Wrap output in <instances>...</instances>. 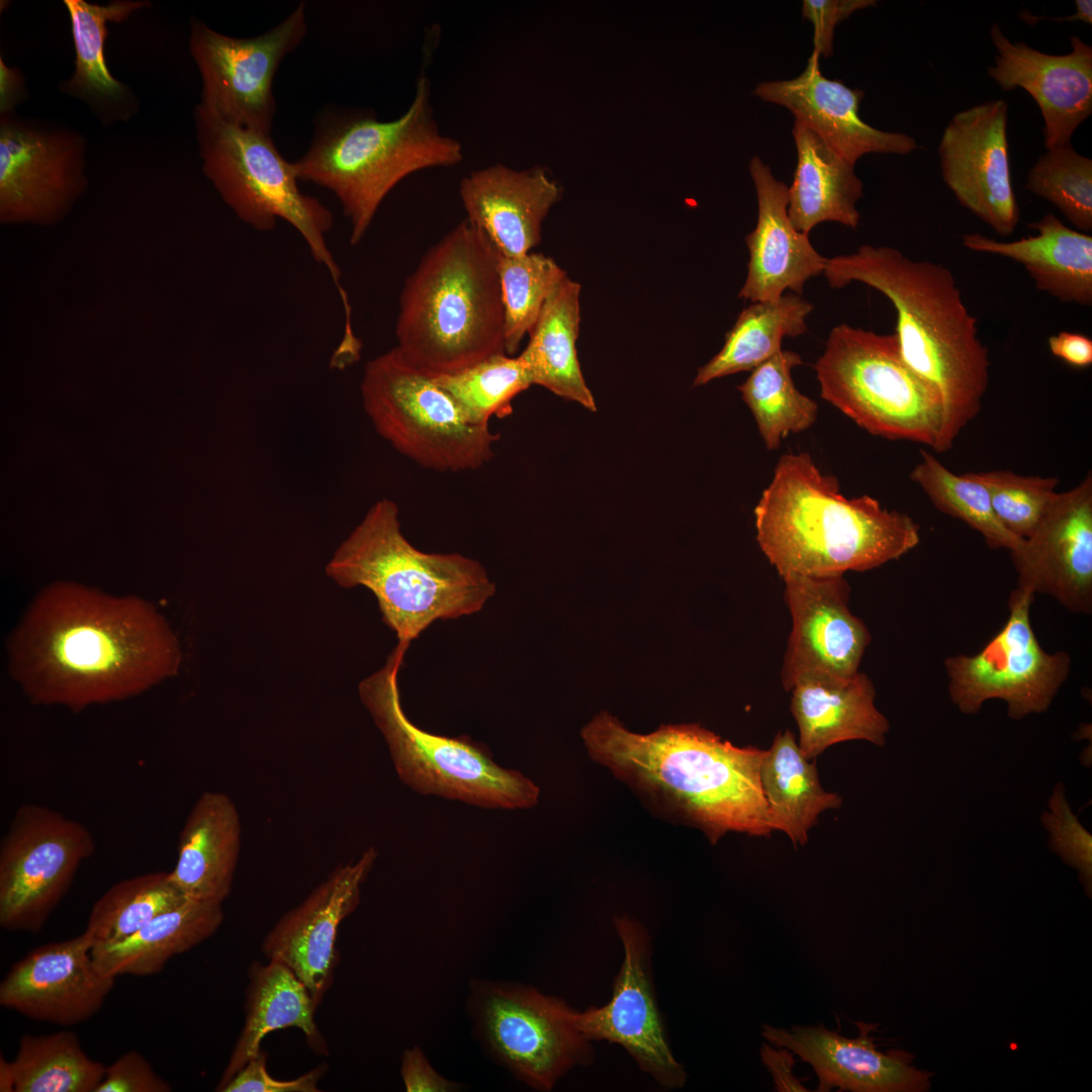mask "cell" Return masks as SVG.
Returning <instances> with one entry per match:
<instances>
[{
  "mask_svg": "<svg viewBox=\"0 0 1092 1092\" xmlns=\"http://www.w3.org/2000/svg\"><path fill=\"white\" fill-rule=\"evenodd\" d=\"M795 1055L788 1049L774 1044L762 1043L760 1059L770 1073L775 1088L780 1092L809 1091L802 1081L795 1076Z\"/></svg>",
  "mask_w": 1092,
  "mask_h": 1092,
  "instance_id": "cell-51",
  "label": "cell"
},
{
  "mask_svg": "<svg viewBox=\"0 0 1092 1092\" xmlns=\"http://www.w3.org/2000/svg\"><path fill=\"white\" fill-rule=\"evenodd\" d=\"M316 1008L308 989L284 964L254 962L248 972L244 1026L215 1090L221 1091L260 1052L264 1037L278 1029L296 1027L316 1055H329L314 1020Z\"/></svg>",
  "mask_w": 1092,
  "mask_h": 1092,
  "instance_id": "cell-31",
  "label": "cell"
},
{
  "mask_svg": "<svg viewBox=\"0 0 1092 1092\" xmlns=\"http://www.w3.org/2000/svg\"><path fill=\"white\" fill-rule=\"evenodd\" d=\"M823 274L832 288L857 281L890 299L903 360L941 397L943 423L935 452L948 451L981 411L991 364L978 321L951 271L907 258L895 248L864 245L855 253L826 258Z\"/></svg>",
  "mask_w": 1092,
  "mask_h": 1092,
  "instance_id": "cell-3",
  "label": "cell"
},
{
  "mask_svg": "<svg viewBox=\"0 0 1092 1092\" xmlns=\"http://www.w3.org/2000/svg\"><path fill=\"white\" fill-rule=\"evenodd\" d=\"M463 159L459 141L443 134L434 117L429 79L419 77L407 109L378 120L369 110L329 106L314 121L312 140L295 163L300 181L338 198L358 244L388 193L405 177Z\"/></svg>",
  "mask_w": 1092,
  "mask_h": 1092,
  "instance_id": "cell-6",
  "label": "cell"
},
{
  "mask_svg": "<svg viewBox=\"0 0 1092 1092\" xmlns=\"http://www.w3.org/2000/svg\"><path fill=\"white\" fill-rule=\"evenodd\" d=\"M95 849L81 822L47 806L21 805L0 842L1 928L38 933Z\"/></svg>",
  "mask_w": 1092,
  "mask_h": 1092,
  "instance_id": "cell-12",
  "label": "cell"
},
{
  "mask_svg": "<svg viewBox=\"0 0 1092 1092\" xmlns=\"http://www.w3.org/2000/svg\"><path fill=\"white\" fill-rule=\"evenodd\" d=\"M792 630L781 678L790 692L801 677L850 676L859 671L871 634L848 608L850 587L843 575L783 576Z\"/></svg>",
  "mask_w": 1092,
  "mask_h": 1092,
  "instance_id": "cell-19",
  "label": "cell"
},
{
  "mask_svg": "<svg viewBox=\"0 0 1092 1092\" xmlns=\"http://www.w3.org/2000/svg\"><path fill=\"white\" fill-rule=\"evenodd\" d=\"M400 1073L407 1092H447L457 1087L438 1074L417 1046L403 1052Z\"/></svg>",
  "mask_w": 1092,
  "mask_h": 1092,
  "instance_id": "cell-50",
  "label": "cell"
},
{
  "mask_svg": "<svg viewBox=\"0 0 1092 1092\" xmlns=\"http://www.w3.org/2000/svg\"><path fill=\"white\" fill-rule=\"evenodd\" d=\"M9 1064L13 1092H95L106 1069L70 1030L22 1035Z\"/></svg>",
  "mask_w": 1092,
  "mask_h": 1092,
  "instance_id": "cell-38",
  "label": "cell"
},
{
  "mask_svg": "<svg viewBox=\"0 0 1092 1092\" xmlns=\"http://www.w3.org/2000/svg\"><path fill=\"white\" fill-rule=\"evenodd\" d=\"M812 310L813 304L796 293L776 301L753 302L740 312L720 352L698 370L694 385L752 371L782 350L785 337L807 331L806 317Z\"/></svg>",
  "mask_w": 1092,
  "mask_h": 1092,
  "instance_id": "cell-36",
  "label": "cell"
},
{
  "mask_svg": "<svg viewBox=\"0 0 1092 1092\" xmlns=\"http://www.w3.org/2000/svg\"><path fill=\"white\" fill-rule=\"evenodd\" d=\"M339 585H363L377 599L384 623L405 652L436 620L480 611L494 583L476 560L459 553H426L400 529L397 505L376 500L327 565Z\"/></svg>",
  "mask_w": 1092,
  "mask_h": 1092,
  "instance_id": "cell-7",
  "label": "cell"
},
{
  "mask_svg": "<svg viewBox=\"0 0 1092 1092\" xmlns=\"http://www.w3.org/2000/svg\"><path fill=\"white\" fill-rule=\"evenodd\" d=\"M1075 5H1076V12L1073 15H1069L1067 17L1035 16V15H1032L1031 13H1029L1028 11H1022L1019 14V17L1022 19V21L1027 22L1029 24H1034L1035 22H1037L1039 20H1043V19L1053 20V21H1061V22H1065V21H1071L1072 22V21L1079 20V21H1083V22H1085L1087 24H1091L1092 23V1L1091 0H1076Z\"/></svg>",
  "mask_w": 1092,
  "mask_h": 1092,
  "instance_id": "cell-54",
  "label": "cell"
},
{
  "mask_svg": "<svg viewBox=\"0 0 1092 1092\" xmlns=\"http://www.w3.org/2000/svg\"><path fill=\"white\" fill-rule=\"evenodd\" d=\"M223 918L222 904L187 898L129 937L93 947L91 954L97 969L108 977L152 976L173 957L213 935Z\"/></svg>",
  "mask_w": 1092,
  "mask_h": 1092,
  "instance_id": "cell-33",
  "label": "cell"
},
{
  "mask_svg": "<svg viewBox=\"0 0 1092 1092\" xmlns=\"http://www.w3.org/2000/svg\"><path fill=\"white\" fill-rule=\"evenodd\" d=\"M1049 348L1072 367L1087 368L1092 364V340L1083 334L1062 331L1049 338Z\"/></svg>",
  "mask_w": 1092,
  "mask_h": 1092,
  "instance_id": "cell-52",
  "label": "cell"
},
{
  "mask_svg": "<svg viewBox=\"0 0 1092 1092\" xmlns=\"http://www.w3.org/2000/svg\"><path fill=\"white\" fill-rule=\"evenodd\" d=\"M1025 188L1053 203L1080 232L1092 231V160L1071 143L1046 150L1030 168Z\"/></svg>",
  "mask_w": 1092,
  "mask_h": 1092,
  "instance_id": "cell-44",
  "label": "cell"
},
{
  "mask_svg": "<svg viewBox=\"0 0 1092 1092\" xmlns=\"http://www.w3.org/2000/svg\"><path fill=\"white\" fill-rule=\"evenodd\" d=\"M754 94L789 109L799 121L851 164L869 153L906 155L918 148L905 133L883 131L858 115L863 92L823 76L819 59L792 80L762 82Z\"/></svg>",
  "mask_w": 1092,
  "mask_h": 1092,
  "instance_id": "cell-25",
  "label": "cell"
},
{
  "mask_svg": "<svg viewBox=\"0 0 1092 1092\" xmlns=\"http://www.w3.org/2000/svg\"><path fill=\"white\" fill-rule=\"evenodd\" d=\"M457 404L465 419L488 426L492 416L512 413V400L532 385L520 355H493L454 374L433 377Z\"/></svg>",
  "mask_w": 1092,
  "mask_h": 1092,
  "instance_id": "cell-42",
  "label": "cell"
},
{
  "mask_svg": "<svg viewBox=\"0 0 1092 1092\" xmlns=\"http://www.w3.org/2000/svg\"><path fill=\"white\" fill-rule=\"evenodd\" d=\"M971 475L987 488L1001 524L1022 540L1034 531L1058 493L1056 476L1021 475L1010 470Z\"/></svg>",
  "mask_w": 1092,
  "mask_h": 1092,
  "instance_id": "cell-45",
  "label": "cell"
},
{
  "mask_svg": "<svg viewBox=\"0 0 1092 1092\" xmlns=\"http://www.w3.org/2000/svg\"><path fill=\"white\" fill-rule=\"evenodd\" d=\"M1033 599L1015 588L1002 629L979 652L945 658L948 695L963 714H978L993 699L1006 703L1013 720L1052 705L1070 673L1071 657L1065 651L1049 653L1039 644L1030 622Z\"/></svg>",
  "mask_w": 1092,
  "mask_h": 1092,
  "instance_id": "cell-13",
  "label": "cell"
},
{
  "mask_svg": "<svg viewBox=\"0 0 1092 1092\" xmlns=\"http://www.w3.org/2000/svg\"><path fill=\"white\" fill-rule=\"evenodd\" d=\"M187 899L169 872H154L112 885L92 906L84 932L93 947L117 943Z\"/></svg>",
  "mask_w": 1092,
  "mask_h": 1092,
  "instance_id": "cell-40",
  "label": "cell"
},
{
  "mask_svg": "<svg viewBox=\"0 0 1092 1092\" xmlns=\"http://www.w3.org/2000/svg\"><path fill=\"white\" fill-rule=\"evenodd\" d=\"M579 293L580 285L568 277L553 289L520 357L532 384L596 412L595 398L583 378L576 352Z\"/></svg>",
  "mask_w": 1092,
  "mask_h": 1092,
  "instance_id": "cell-35",
  "label": "cell"
},
{
  "mask_svg": "<svg viewBox=\"0 0 1092 1092\" xmlns=\"http://www.w3.org/2000/svg\"><path fill=\"white\" fill-rule=\"evenodd\" d=\"M615 928L625 957L610 1002L574 1011L573 1024L587 1040L621 1044L665 1088H680L687 1075L667 1043L649 976L650 943L646 929L628 917H616Z\"/></svg>",
  "mask_w": 1092,
  "mask_h": 1092,
  "instance_id": "cell-18",
  "label": "cell"
},
{
  "mask_svg": "<svg viewBox=\"0 0 1092 1092\" xmlns=\"http://www.w3.org/2000/svg\"><path fill=\"white\" fill-rule=\"evenodd\" d=\"M858 1035L848 1038L823 1024L793 1025L790 1029L764 1024L762 1036L771 1044L790 1050L808 1063L818 1077L816 1091L923 1092L930 1087L931 1072L912 1065L913 1056L903 1050L880 1052L872 1031L877 1024L856 1022Z\"/></svg>",
  "mask_w": 1092,
  "mask_h": 1092,
  "instance_id": "cell-24",
  "label": "cell"
},
{
  "mask_svg": "<svg viewBox=\"0 0 1092 1092\" xmlns=\"http://www.w3.org/2000/svg\"><path fill=\"white\" fill-rule=\"evenodd\" d=\"M990 36L996 49L995 64L987 68L990 78L1005 91L1019 87L1034 99L1046 150L1071 143L1092 113V47L1072 35L1068 54L1051 55L1011 41L997 23Z\"/></svg>",
  "mask_w": 1092,
  "mask_h": 1092,
  "instance_id": "cell-23",
  "label": "cell"
},
{
  "mask_svg": "<svg viewBox=\"0 0 1092 1092\" xmlns=\"http://www.w3.org/2000/svg\"><path fill=\"white\" fill-rule=\"evenodd\" d=\"M194 118L204 174L223 201L257 231H272L280 218L291 224L329 272L345 315H351L341 270L326 241L333 214L300 190L295 163L284 159L271 134L226 122L199 104Z\"/></svg>",
  "mask_w": 1092,
  "mask_h": 1092,
  "instance_id": "cell-8",
  "label": "cell"
},
{
  "mask_svg": "<svg viewBox=\"0 0 1092 1092\" xmlns=\"http://www.w3.org/2000/svg\"><path fill=\"white\" fill-rule=\"evenodd\" d=\"M498 272L505 310V351L516 356L547 298L567 275L551 257L540 253L519 257L498 255Z\"/></svg>",
  "mask_w": 1092,
  "mask_h": 1092,
  "instance_id": "cell-43",
  "label": "cell"
},
{
  "mask_svg": "<svg viewBox=\"0 0 1092 1092\" xmlns=\"http://www.w3.org/2000/svg\"><path fill=\"white\" fill-rule=\"evenodd\" d=\"M74 44L76 67L72 78L63 86L74 94L107 112L123 105L127 88L109 72L104 58V40L108 22H120L134 11L149 6L148 1H114L107 5L83 0H66Z\"/></svg>",
  "mask_w": 1092,
  "mask_h": 1092,
  "instance_id": "cell-37",
  "label": "cell"
},
{
  "mask_svg": "<svg viewBox=\"0 0 1092 1092\" xmlns=\"http://www.w3.org/2000/svg\"><path fill=\"white\" fill-rule=\"evenodd\" d=\"M362 404L376 432L419 466L438 472L475 470L493 458L499 435L469 423L433 379L394 347L368 361Z\"/></svg>",
  "mask_w": 1092,
  "mask_h": 1092,
  "instance_id": "cell-11",
  "label": "cell"
},
{
  "mask_svg": "<svg viewBox=\"0 0 1092 1092\" xmlns=\"http://www.w3.org/2000/svg\"><path fill=\"white\" fill-rule=\"evenodd\" d=\"M328 1070L321 1064L292 1080H277L267 1071V1053L263 1050L226 1083L221 1092H317L318 1081Z\"/></svg>",
  "mask_w": 1092,
  "mask_h": 1092,
  "instance_id": "cell-47",
  "label": "cell"
},
{
  "mask_svg": "<svg viewBox=\"0 0 1092 1092\" xmlns=\"http://www.w3.org/2000/svg\"><path fill=\"white\" fill-rule=\"evenodd\" d=\"M876 5L875 0H804L802 15L814 25L811 56H831L835 26L854 11Z\"/></svg>",
  "mask_w": 1092,
  "mask_h": 1092,
  "instance_id": "cell-49",
  "label": "cell"
},
{
  "mask_svg": "<svg viewBox=\"0 0 1092 1092\" xmlns=\"http://www.w3.org/2000/svg\"><path fill=\"white\" fill-rule=\"evenodd\" d=\"M377 858L373 847L354 861L334 869L297 906L279 918L261 950L269 961L288 967L321 1004L339 962L340 924L360 902L361 887Z\"/></svg>",
  "mask_w": 1092,
  "mask_h": 1092,
  "instance_id": "cell-20",
  "label": "cell"
},
{
  "mask_svg": "<svg viewBox=\"0 0 1092 1092\" xmlns=\"http://www.w3.org/2000/svg\"><path fill=\"white\" fill-rule=\"evenodd\" d=\"M395 337L403 358L433 377L506 353L498 253L466 218L405 279Z\"/></svg>",
  "mask_w": 1092,
  "mask_h": 1092,
  "instance_id": "cell-5",
  "label": "cell"
},
{
  "mask_svg": "<svg viewBox=\"0 0 1092 1092\" xmlns=\"http://www.w3.org/2000/svg\"><path fill=\"white\" fill-rule=\"evenodd\" d=\"M403 652L359 686L362 703L381 731L398 778L422 795L459 800L483 808L528 809L540 790L518 770L496 764L484 747L468 738H450L417 727L405 716L397 676Z\"/></svg>",
  "mask_w": 1092,
  "mask_h": 1092,
  "instance_id": "cell-9",
  "label": "cell"
},
{
  "mask_svg": "<svg viewBox=\"0 0 1092 1092\" xmlns=\"http://www.w3.org/2000/svg\"><path fill=\"white\" fill-rule=\"evenodd\" d=\"M821 397L874 436L934 450L943 423L939 393L903 360L896 334L841 324L814 365Z\"/></svg>",
  "mask_w": 1092,
  "mask_h": 1092,
  "instance_id": "cell-10",
  "label": "cell"
},
{
  "mask_svg": "<svg viewBox=\"0 0 1092 1092\" xmlns=\"http://www.w3.org/2000/svg\"><path fill=\"white\" fill-rule=\"evenodd\" d=\"M306 33L304 3L252 37L221 34L192 18L189 48L202 80L199 105L226 122L271 134L275 74Z\"/></svg>",
  "mask_w": 1092,
  "mask_h": 1092,
  "instance_id": "cell-14",
  "label": "cell"
},
{
  "mask_svg": "<svg viewBox=\"0 0 1092 1092\" xmlns=\"http://www.w3.org/2000/svg\"><path fill=\"white\" fill-rule=\"evenodd\" d=\"M560 193L543 168L517 171L502 163L469 173L459 185L466 219L502 257L526 255L540 243L542 222Z\"/></svg>",
  "mask_w": 1092,
  "mask_h": 1092,
  "instance_id": "cell-26",
  "label": "cell"
},
{
  "mask_svg": "<svg viewBox=\"0 0 1092 1092\" xmlns=\"http://www.w3.org/2000/svg\"><path fill=\"white\" fill-rule=\"evenodd\" d=\"M0 1091L13 1092L10 1064L3 1057L0 1058Z\"/></svg>",
  "mask_w": 1092,
  "mask_h": 1092,
  "instance_id": "cell-55",
  "label": "cell"
},
{
  "mask_svg": "<svg viewBox=\"0 0 1092 1092\" xmlns=\"http://www.w3.org/2000/svg\"><path fill=\"white\" fill-rule=\"evenodd\" d=\"M790 692L798 745L807 759H815L844 741L885 745L890 724L875 704L876 689L866 673L805 676Z\"/></svg>",
  "mask_w": 1092,
  "mask_h": 1092,
  "instance_id": "cell-28",
  "label": "cell"
},
{
  "mask_svg": "<svg viewBox=\"0 0 1092 1092\" xmlns=\"http://www.w3.org/2000/svg\"><path fill=\"white\" fill-rule=\"evenodd\" d=\"M756 540L783 577L866 571L920 541L919 526L870 495L848 498L807 453L781 456L754 508Z\"/></svg>",
  "mask_w": 1092,
  "mask_h": 1092,
  "instance_id": "cell-4",
  "label": "cell"
},
{
  "mask_svg": "<svg viewBox=\"0 0 1092 1092\" xmlns=\"http://www.w3.org/2000/svg\"><path fill=\"white\" fill-rule=\"evenodd\" d=\"M85 933L39 945L14 963L0 984V1005L32 1020L72 1026L93 1017L115 978L102 974Z\"/></svg>",
  "mask_w": 1092,
  "mask_h": 1092,
  "instance_id": "cell-22",
  "label": "cell"
},
{
  "mask_svg": "<svg viewBox=\"0 0 1092 1092\" xmlns=\"http://www.w3.org/2000/svg\"><path fill=\"white\" fill-rule=\"evenodd\" d=\"M480 1030L491 1051L531 1087L549 1091L594 1054L559 998L515 985L482 984L475 992Z\"/></svg>",
  "mask_w": 1092,
  "mask_h": 1092,
  "instance_id": "cell-15",
  "label": "cell"
},
{
  "mask_svg": "<svg viewBox=\"0 0 1092 1092\" xmlns=\"http://www.w3.org/2000/svg\"><path fill=\"white\" fill-rule=\"evenodd\" d=\"M581 737L594 761L713 844L729 832H774L759 781L764 749L736 746L699 724L638 734L607 712Z\"/></svg>",
  "mask_w": 1092,
  "mask_h": 1092,
  "instance_id": "cell-2",
  "label": "cell"
},
{
  "mask_svg": "<svg viewBox=\"0 0 1092 1092\" xmlns=\"http://www.w3.org/2000/svg\"><path fill=\"white\" fill-rule=\"evenodd\" d=\"M759 781L772 831L785 833L795 846L807 843L822 813L842 805L837 793L823 789L815 759L803 755L790 729L764 749Z\"/></svg>",
  "mask_w": 1092,
  "mask_h": 1092,
  "instance_id": "cell-34",
  "label": "cell"
},
{
  "mask_svg": "<svg viewBox=\"0 0 1092 1092\" xmlns=\"http://www.w3.org/2000/svg\"><path fill=\"white\" fill-rule=\"evenodd\" d=\"M920 461L910 479L921 487L939 512L957 518L978 531L992 549H1018L1022 539L1010 533L998 520L987 488L971 473L959 475L947 469L931 453L921 449Z\"/></svg>",
  "mask_w": 1092,
  "mask_h": 1092,
  "instance_id": "cell-41",
  "label": "cell"
},
{
  "mask_svg": "<svg viewBox=\"0 0 1092 1092\" xmlns=\"http://www.w3.org/2000/svg\"><path fill=\"white\" fill-rule=\"evenodd\" d=\"M802 363L798 353L781 350L737 387L768 450L778 449L787 436L806 431L817 420V403L793 382L792 369Z\"/></svg>",
  "mask_w": 1092,
  "mask_h": 1092,
  "instance_id": "cell-39",
  "label": "cell"
},
{
  "mask_svg": "<svg viewBox=\"0 0 1092 1092\" xmlns=\"http://www.w3.org/2000/svg\"><path fill=\"white\" fill-rule=\"evenodd\" d=\"M758 202L755 229L746 236L750 259L740 298L776 301L785 290L801 294L806 281L823 273L826 258L809 237L795 229L789 214V187L758 157L749 164Z\"/></svg>",
  "mask_w": 1092,
  "mask_h": 1092,
  "instance_id": "cell-27",
  "label": "cell"
},
{
  "mask_svg": "<svg viewBox=\"0 0 1092 1092\" xmlns=\"http://www.w3.org/2000/svg\"><path fill=\"white\" fill-rule=\"evenodd\" d=\"M1007 121L1005 100L976 104L950 118L938 145L948 189L1001 237L1014 233L1020 216L1011 182Z\"/></svg>",
  "mask_w": 1092,
  "mask_h": 1092,
  "instance_id": "cell-17",
  "label": "cell"
},
{
  "mask_svg": "<svg viewBox=\"0 0 1092 1092\" xmlns=\"http://www.w3.org/2000/svg\"><path fill=\"white\" fill-rule=\"evenodd\" d=\"M1027 226L1036 235L1005 242L979 233L965 234L968 250L1019 263L1035 288L1065 303L1092 304V237L1063 223L1053 213Z\"/></svg>",
  "mask_w": 1092,
  "mask_h": 1092,
  "instance_id": "cell-30",
  "label": "cell"
},
{
  "mask_svg": "<svg viewBox=\"0 0 1092 1092\" xmlns=\"http://www.w3.org/2000/svg\"><path fill=\"white\" fill-rule=\"evenodd\" d=\"M25 97L23 78L17 69L8 67L0 60V112L1 117L11 115L15 106Z\"/></svg>",
  "mask_w": 1092,
  "mask_h": 1092,
  "instance_id": "cell-53",
  "label": "cell"
},
{
  "mask_svg": "<svg viewBox=\"0 0 1092 1092\" xmlns=\"http://www.w3.org/2000/svg\"><path fill=\"white\" fill-rule=\"evenodd\" d=\"M1021 590L1052 597L1075 614L1092 612V474L1058 492L1021 546L1010 552Z\"/></svg>",
  "mask_w": 1092,
  "mask_h": 1092,
  "instance_id": "cell-21",
  "label": "cell"
},
{
  "mask_svg": "<svg viewBox=\"0 0 1092 1092\" xmlns=\"http://www.w3.org/2000/svg\"><path fill=\"white\" fill-rule=\"evenodd\" d=\"M793 136L798 162L788 191V214L795 229L809 235L826 220L856 228L860 215L855 204L862 196V182L854 165L797 120Z\"/></svg>",
  "mask_w": 1092,
  "mask_h": 1092,
  "instance_id": "cell-32",
  "label": "cell"
},
{
  "mask_svg": "<svg viewBox=\"0 0 1092 1092\" xmlns=\"http://www.w3.org/2000/svg\"><path fill=\"white\" fill-rule=\"evenodd\" d=\"M241 844V819L232 798L202 793L179 834L171 881L186 898L222 904L232 891Z\"/></svg>",
  "mask_w": 1092,
  "mask_h": 1092,
  "instance_id": "cell-29",
  "label": "cell"
},
{
  "mask_svg": "<svg viewBox=\"0 0 1092 1092\" xmlns=\"http://www.w3.org/2000/svg\"><path fill=\"white\" fill-rule=\"evenodd\" d=\"M172 1086L136 1051H128L106 1067L95 1092H169Z\"/></svg>",
  "mask_w": 1092,
  "mask_h": 1092,
  "instance_id": "cell-48",
  "label": "cell"
},
{
  "mask_svg": "<svg viewBox=\"0 0 1092 1092\" xmlns=\"http://www.w3.org/2000/svg\"><path fill=\"white\" fill-rule=\"evenodd\" d=\"M84 152V140L68 129L1 117V220L48 223L60 218L85 185Z\"/></svg>",
  "mask_w": 1092,
  "mask_h": 1092,
  "instance_id": "cell-16",
  "label": "cell"
},
{
  "mask_svg": "<svg viewBox=\"0 0 1092 1092\" xmlns=\"http://www.w3.org/2000/svg\"><path fill=\"white\" fill-rule=\"evenodd\" d=\"M8 652L30 702L75 712L138 696L173 676L181 660L174 633L148 601L70 581L37 594Z\"/></svg>",
  "mask_w": 1092,
  "mask_h": 1092,
  "instance_id": "cell-1",
  "label": "cell"
},
{
  "mask_svg": "<svg viewBox=\"0 0 1092 1092\" xmlns=\"http://www.w3.org/2000/svg\"><path fill=\"white\" fill-rule=\"evenodd\" d=\"M1048 805L1049 811L1044 812L1040 819L1050 834V848L1079 872L1081 882L1090 894L1092 835L1072 812L1063 783L1054 787Z\"/></svg>",
  "mask_w": 1092,
  "mask_h": 1092,
  "instance_id": "cell-46",
  "label": "cell"
}]
</instances>
